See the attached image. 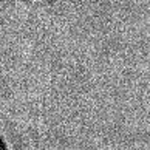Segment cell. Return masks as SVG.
Returning a JSON list of instances; mask_svg holds the SVG:
<instances>
[{"label":"cell","instance_id":"6da1fadb","mask_svg":"<svg viewBox=\"0 0 150 150\" xmlns=\"http://www.w3.org/2000/svg\"><path fill=\"white\" fill-rule=\"evenodd\" d=\"M0 150H9L8 149V144L5 142V139H3L2 136H0Z\"/></svg>","mask_w":150,"mask_h":150}]
</instances>
